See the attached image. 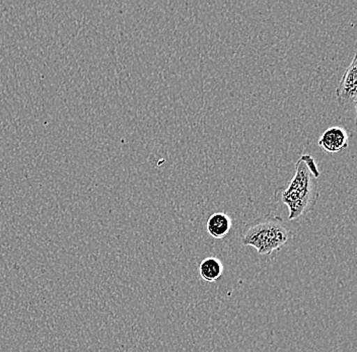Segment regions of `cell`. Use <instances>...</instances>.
Segmentation results:
<instances>
[{"label":"cell","mask_w":357,"mask_h":352,"mask_svg":"<svg viewBox=\"0 0 357 352\" xmlns=\"http://www.w3.org/2000/svg\"><path fill=\"white\" fill-rule=\"evenodd\" d=\"M316 160L311 155H303L296 162V174L287 187H280L274 192L278 201L289 208V220H298L314 211L318 202V178L320 177Z\"/></svg>","instance_id":"1"},{"label":"cell","mask_w":357,"mask_h":352,"mask_svg":"<svg viewBox=\"0 0 357 352\" xmlns=\"http://www.w3.org/2000/svg\"><path fill=\"white\" fill-rule=\"evenodd\" d=\"M292 239V233L278 215H265L248 224L243 231L244 246L255 248L260 255L281 250Z\"/></svg>","instance_id":"2"},{"label":"cell","mask_w":357,"mask_h":352,"mask_svg":"<svg viewBox=\"0 0 357 352\" xmlns=\"http://www.w3.org/2000/svg\"><path fill=\"white\" fill-rule=\"evenodd\" d=\"M357 56L354 54L351 63L346 69L342 79L336 89V98L339 106L356 108L357 101Z\"/></svg>","instance_id":"3"},{"label":"cell","mask_w":357,"mask_h":352,"mask_svg":"<svg viewBox=\"0 0 357 352\" xmlns=\"http://www.w3.org/2000/svg\"><path fill=\"white\" fill-rule=\"evenodd\" d=\"M349 137L342 127L333 126L328 128L319 139V146L329 153H337L348 148Z\"/></svg>","instance_id":"4"},{"label":"cell","mask_w":357,"mask_h":352,"mask_svg":"<svg viewBox=\"0 0 357 352\" xmlns=\"http://www.w3.org/2000/svg\"><path fill=\"white\" fill-rule=\"evenodd\" d=\"M231 227H233V220L225 213H213L207 220V231L214 239L220 240L227 237Z\"/></svg>","instance_id":"5"},{"label":"cell","mask_w":357,"mask_h":352,"mask_svg":"<svg viewBox=\"0 0 357 352\" xmlns=\"http://www.w3.org/2000/svg\"><path fill=\"white\" fill-rule=\"evenodd\" d=\"M222 262L215 257L205 258L200 263L199 273L201 278L209 284L218 282L223 274Z\"/></svg>","instance_id":"6"}]
</instances>
